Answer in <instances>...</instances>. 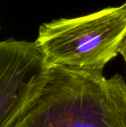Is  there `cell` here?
<instances>
[{"label":"cell","mask_w":126,"mask_h":127,"mask_svg":"<svg viewBox=\"0 0 126 127\" xmlns=\"http://www.w3.org/2000/svg\"><path fill=\"white\" fill-rule=\"evenodd\" d=\"M118 54H120V55H122V57L124 58V61H125V65H126V36L123 40L121 45H120L119 49H118Z\"/></svg>","instance_id":"4"},{"label":"cell","mask_w":126,"mask_h":127,"mask_svg":"<svg viewBox=\"0 0 126 127\" xmlns=\"http://www.w3.org/2000/svg\"><path fill=\"white\" fill-rule=\"evenodd\" d=\"M126 36V2L74 18L42 24L35 40L49 67L103 73Z\"/></svg>","instance_id":"2"},{"label":"cell","mask_w":126,"mask_h":127,"mask_svg":"<svg viewBox=\"0 0 126 127\" xmlns=\"http://www.w3.org/2000/svg\"><path fill=\"white\" fill-rule=\"evenodd\" d=\"M48 74L35 41H0V127L17 126L42 92Z\"/></svg>","instance_id":"3"},{"label":"cell","mask_w":126,"mask_h":127,"mask_svg":"<svg viewBox=\"0 0 126 127\" xmlns=\"http://www.w3.org/2000/svg\"><path fill=\"white\" fill-rule=\"evenodd\" d=\"M17 127H126L125 79L50 66L42 92Z\"/></svg>","instance_id":"1"}]
</instances>
